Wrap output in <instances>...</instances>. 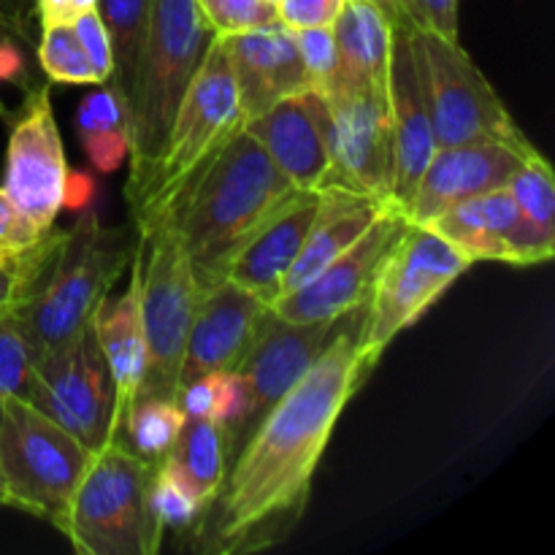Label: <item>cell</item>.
<instances>
[{"label": "cell", "mask_w": 555, "mask_h": 555, "mask_svg": "<svg viewBox=\"0 0 555 555\" xmlns=\"http://www.w3.org/2000/svg\"><path fill=\"white\" fill-rule=\"evenodd\" d=\"M388 209H396V206L350 193V190H320L318 215H314L296 263L287 271L280 296L314 280L331 260H336L345 249H350Z\"/></svg>", "instance_id": "obj_25"}, {"label": "cell", "mask_w": 555, "mask_h": 555, "mask_svg": "<svg viewBox=\"0 0 555 555\" xmlns=\"http://www.w3.org/2000/svg\"><path fill=\"white\" fill-rule=\"evenodd\" d=\"M184 426V412L171 399L141 396L130 410L122 442L146 461H160L177 442Z\"/></svg>", "instance_id": "obj_28"}, {"label": "cell", "mask_w": 555, "mask_h": 555, "mask_svg": "<svg viewBox=\"0 0 555 555\" xmlns=\"http://www.w3.org/2000/svg\"><path fill=\"white\" fill-rule=\"evenodd\" d=\"M0 507H5V486H3V475H0Z\"/></svg>", "instance_id": "obj_45"}, {"label": "cell", "mask_w": 555, "mask_h": 555, "mask_svg": "<svg viewBox=\"0 0 555 555\" xmlns=\"http://www.w3.org/2000/svg\"><path fill=\"white\" fill-rule=\"evenodd\" d=\"M318 206L320 190H298L233 253L222 280L236 282L266 304L280 298L287 271L307 242Z\"/></svg>", "instance_id": "obj_22"}, {"label": "cell", "mask_w": 555, "mask_h": 555, "mask_svg": "<svg viewBox=\"0 0 555 555\" xmlns=\"http://www.w3.org/2000/svg\"><path fill=\"white\" fill-rule=\"evenodd\" d=\"M393 20V43L388 63V114L393 135V204L404 211L415 193L417 179L426 171L437 141H434L431 114H428L426 87L417 65L412 27L399 16Z\"/></svg>", "instance_id": "obj_19"}, {"label": "cell", "mask_w": 555, "mask_h": 555, "mask_svg": "<svg viewBox=\"0 0 555 555\" xmlns=\"http://www.w3.org/2000/svg\"><path fill=\"white\" fill-rule=\"evenodd\" d=\"M534 152H520L502 141L437 146L401 215L412 225H428L434 217L459 201L507 188L515 171Z\"/></svg>", "instance_id": "obj_18"}, {"label": "cell", "mask_w": 555, "mask_h": 555, "mask_svg": "<svg viewBox=\"0 0 555 555\" xmlns=\"http://www.w3.org/2000/svg\"><path fill=\"white\" fill-rule=\"evenodd\" d=\"M472 266V260L431 228L406 222L399 242L379 263L372 291L363 301L358 341L369 372L396 336L415 325Z\"/></svg>", "instance_id": "obj_8"}, {"label": "cell", "mask_w": 555, "mask_h": 555, "mask_svg": "<svg viewBox=\"0 0 555 555\" xmlns=\"http://www.w3.org/2000/svg\"><path fill=\"white\" fill-rule=\"evenodd\" d=\"M60 236H63V231H54L52 228L36 247L25 249L20 255L0 258V314L22 307L30 298L38 280H41L43 271L52 263L54 253H57Z\"/></svg>", "instance_id": "obj_30"}, {"label": "cell", "mask_w": 555, "mask_h": 555, "mask_svg": "<svg viewBox=\"0 0 555 555\" xmlns=\"http://www.w3.org/2000/svg\"><path fill=\"white\" fill-rule=\"evenodd\" d=\"M325 188L350 190L366 198L393 204V135L388 92H331Z\"/></svg>", "instance_id": "obj_13"}, {"label": "cell", "mask_w": 555, "mask_h": 555, "mask_svg": "<svg viewBox=\"0 0 555 555\" xmlns=\"http://www.w3.org/2000/svg\"><path fill=\"white\" fill-rule=\"evenodd\" d=\"M296 193V184L242 125L215 160L157 217L171 222L204 291L225 276L233 253Z\"/></svg>", "instance_id": "obj_2"}, {"label": "cell", "mask_w": 555, "mask_h": 555, "mask_svg": "<svg viewBox=\"0 0 555 555\" xmlns=\"http://www.w3.org/2000/svg\"><path fill=\"white\" fill-rule=\"evenodd\" d=\"M135 225H103L95 209L63 231L52 263L20 307L33 369L85 334L98 309L133 260Z\"/></svg>", "instance_id": "obj_3"}, {"label": "cell", "mask_w": 555, "mask_h": 555, "mask_svg": "<svg viewBox=\"0 0 555 555\" xmlns=\"http://www.w3.org/2000/svg\"><path fill=\"white\" fill-rule=\"evenodd\" d=\"M328 125V98L318 87L293 92L266 112L244 119V130L258 139L296 190H323L331 166Z\"/></svg>", "instance_id": "obj_17"}, {"label": "cell", "mask_w": 555, "mask_h": 555, "mask_svg": "<svg viewBox=\"0 0 555 555\" xmlns=\"http://www.w3.org/2000/svg\"><path fill=\"white\" fill-rule=\"evenodd\" d=\"M372 3H379V5H383V9H388L390 0H372Z\"/></svg>", "instance_id": "obj_47"}, {"label": "cell", "mask_w": 555, "mask_h": 555, "mask_svg": "<svg viewBox=\"0 0 555 555\" xmlns=\"http://www.w3.org/2000/svg\"><path fill=\"white\" fill-rule=\"evenodd\" d=\"M404 215L388 209L350 249L331 260L314 280L271 301V312L291 323L336 320L366 301L374 274L388 249L404 233Z\"/></svg>", "instance_id": "obj_16"}, {"label": "cell", "mask_w": 555, "mask_h": 555, "mask_svg": "<svg viewBox=\"0 0 555 555\" xmlns=\"http://www.w3.org/2000/svg\"><path fill=\"white\" fill-rule=\"evenodd\" d=\"M242 125L244 114L238 106L236 79L228 63L225 41L222 36H215L179 103L160 160L141 198L130 209V222L141 225L163 215L182 195V190L215 160L217 152Z\"/></svg>", "instance_id": "obj_6"}, {"label": "cell", "mask_w": 555, "mask_h": 555, "mask_svg": "<svg viewBox=\"0 0 555 555\" xmlns=\"http://www.w3.org/2000/svg\"><path fill=\"white\" fill-rule=\"evenodd\" d=\"M128 128V108L119 101L112 85H101V90L90 92L76 112V133H92V130Z\"/></svg>", "instance_id": "obj_37"}, {"label": "cell", "mask_w": 555, "mask_h": 555, "mask_svg": "<svg viewBox=\"0 0 555 555\" xmlns=\"http://www.w3.org/2000/svg\"><path fill=\"white\" fill-rule=\"evenodd\" d=\"M157 469L206 509L225 480L228 455L222 428L201 417H184L177 442L157 461Z\"/></svg>", "instance_id": "obj_26"}, {"label": "cell", "mask_w": 555, "mask_h": 555, "mask_svg": "<svg viewBox=\"0 0 555 555\" xmlns=\"http://www.w3.org/2000/svg\"><path fill=\"white\" fill-rule=\"evenodd\" d=\"M361 320L363 304L341 318L318 361L236 450L220 491L193 526V551H269L296 529L336 423L369 377L358 341Z\"/></svg>", "instance_id": "obj_1"}, {"label": "cell", "mask_w": 555, "mask_h": 555, "mask_svg": "<svg viewBox=\"0 0 555 555\" xmlns=\"http://www.w3.org/2000/svg\"><path fill=\"white\" fill-rule=\"evenodd\" d=\"M85 155L90 166L101 173L117 171L119 163L130 152V130L112 128V130H92V133H79Z\"/></svg>", "instance_id": "obj_39"}, {"label": "cell", "mask_w": 555, "mask_h": 555, "mask_svg": "<svg viewBox=\"0 0 555 555\" xmlns=\"http://www.w3.org/2000/svg\"><path fill=\"white\" fill-rule=\"evenodd\" d=\"M211 27L201 16L198 0H152L150 30L135 70L128 108L130 173L125 201L133 209L166 146L168 130L184 92L209 49Z\"/></svg>", "instance_id": "obj_4"}, {"label": "cell", "mask_w": 555, "mask_h": 555, "mask_svg": "<svg viewBox=\"0 0 555 555\" xmlns=\"http://www.w3.org/2000/svg\"><path fill=\"white\" fill-rule=\"evenodd\" d=\"M459 3L461 0H390L385 11L415 30L459 41Z\"/></svg>", "instance_id": "obj_34"}, {"label": "cell", "mask_w": 555, "mask_h": 555, "mask_svg": "<svg viewBox=\"0 0 555 555\" xmlns=\"http://www.w3.org/2000/svg\"><path fill=\"white\" fill-rule=\"evenodd\" d=\"M70 27H74L76 38H79L81 49H85V54H87V60H90L92 70H95L98 81H101V85H106L108 76H112L114 60H112V41H108V33H106V27H103V20H101V14H98V9L81 14L79 20L70 22Z\"/></svg>", "instance_id": "obj_38"}, {"label": "cell", "mask_w": 555, "mask_h": 555, "mask_svg": "<svg viewBox=\"0 0 555 555\" xmlns=\"http://www.w3.org/2000/svg\"><path fill=\"white\" fill-rule=\"evenodd\" d=\"M141 325L146 341V374L141 396L177 401L184 347L201 287L182 242L166 217L135 225ZM139 396V399H141Z\"/></svg>", "instance_id": "obj_7"}, {"label": "cell", "mask_w": 555, "mask_h": 555, "mask_svg": "<svg viewBox=\"0 0 555 555\" xmlns=\"http://www.w3.org/2000/svg\"><path fill=\"white\" fill-rule=\"evenodd\" d=\"M341 318L320 320V323H291V320L276 318L271 309L266 312L247 356L236 369L247 385V412H244L242 428L228 450V459L236 455V450L247 442L255 426L263 421L266 412L318 361L320 352L339 331Z\"/></svg>", "instance_id": "obj_14"}, {"label": "cell", "mask_w": 555, "mask_h": 555, "mask_svg": "<svg viewBox=\"0 0 555 555\" xmlns=\"http://www.w3.org/2000/svg\"><path fill=\"white\" fill-rule=\"evenodd\" d=\"M90 455V448L30 401L5 399L0 404V475L5 507L30 513L60 529Z\"/></svg>", "instance_id": "obj_9"}, {"label": "cell", "mask_w": 555, "mask_h": 555, "mask_svg": "<svg viewBox=\"0 0 555 555\" xmlns=\"http://www.w3.org/2000/svg\"><path fill=\"white\" fill-rule=\"evenodd\" d=\"M263 3H269V5H276V0H263Z\"/></svg>", "instance_id": "obj_49"}, {"label": "cell", "mask_w": 555, "mask_h": 555, "mask_svg": "<svg viewBox=\"0 0 555 555\" xmlns=\"http://www.w3.org/2000/svg\"><path fill=\"white\" fill-rule=\"evenodd\" d=\"M269 309L271 304L231 280L204 287L190 323L179 385L201 374L238 369Z\"/></svg>", "instance_id": "obj_20"}, {"label": "cell", "mask_w": 555, "mask_h": 555, "mask_svg": "<svg viewBox=\"0 0 555 555\" xmlns=\"http://www.w3.org/2000/svg\"><path fill=\"white\" fill-rule=\"evenodd\" d=\"M157 461L141 459L125 442H106L90 455L70 493L60 531L81 555H155L163 526L152 513Z\"/></svg>", "instance_id": "obj_5"}, {"label": "cell", "mask_w": 555, "mask_h": 555, "mask_svg": "<svg viewBox=\"0 0 555 555\" xmlns=\"http://www.w3.org/2000/svg\"><path fill=\"white\" fill-rule=\"evenodd\" d=\"M33 22H36V0H0V25L25 49L36 47Z\"/></svg>", "instance_id": "obj_42"}, {"label": "cell", "mask_w": 555, "mask_h": 555, "mask_svg": "<svg viewBox=\"0 0 555 555\" xmlns=\"http://www.w3.org/2000/svg\"><path fill=\"white\" fill-rule=\"evenodd\" d=\"M38 63H41L49 81H60V85H101L70 25L41 27Z\"/></svg>", "instance_id": "obj_31"}, {"label": "cell", "mask_w": 555, "mask_h": 555, "mask_svg": "<svg viewBox=\"0 0 555 555\" xmlns=\"http://www.w3.org/2000/svg\"><path fill=\"white\" fill-rule=\"evenodd\" d=\"M92 9H98V0H36V20L38 27L70 25Z\"/></svg>", "instance_id": "obj_43"}, {"label": "cell", "mask_w": 555, "mask_h": 555, "mask_svg": "<svg viewBox=\"0 0 555 555\" xmlns=\"http://www.w3.org/2000/svg\"><path fill=\"white\" fill-rule=\"evenodd\" d=\"M95 198V182H92L90 173L85 171H68L65 177V190H63V206L74 211L90 209V201Z\"/></svg>", "instance_id": "obj_44"}, {"label": "cell", "mask_w": 555, "mask_h": 555, "mask_svg": "<svg viewBox=\"0 0 555 555\" xmlns=\"http://www.w3.org/2000/svg\"><path fill=\"white\" fill-rule=\"evenodd\" d=\"M150 9L152 0H98V14L112 41L114 60L106 85H112L125 108H130V98H133L135 70H139L141 49L150 30Z\"/></svg>", "instance_id": "obj_27"}, {"label": "cell", "mask_w": 555, "mask_h": 555, "mask_svg": "<svg viewBox=\"0 0 555 555\" xmlns=\"http://www.w3.org/2000/svg\"><path fill=\"white\" fill-rule=\"evenodd\" d=\"M293 33H296L298 52H301L309 81L318 90H325L331 85V79H334L336 70L334 27H304V30Z\"/></svg>", "instance_id": "obj_36"}, {"label": "cell", "mask_w": 555, "mask_h": 555, "mask_svg": "<svg viewBox=\"0 0 555 555\" xmlns=\"http://www.w3.org/2000/svg\"><path fill=\"white\" fill-rule=\"evenodd\" d=\"M152 513L155 520L166 529H193L198 524L201 502H195L193 496L182 491L179 486H173L160 469H155V480H152Z\"/></svg>", "instance_id": "obj_35"}, {"label": "cell", "mask_w": 555, "mask_h": 555, "mask_svg": "<svg viewBox=\"0 0 555 555\" xmlns=\"http://www.w3.org/2000/svg\"><path fill=\"white\" fill-rule=\"evenodd\" d=\"M347 0H276V20L291 30L304 27H331Z\"/></svg>", "instance_id": "obj_40"}, {"label": "cell", "mask_w": 555, "mask_h": 555, "mask_svg": "<svg viewBox=\"0 0 555 555\" xmlns=\"http://www.w3.org/2000/svg\"><path fill=\"white\" fill-rule=\"evenodd\" d=\"M43 236H47V233H38L36 228L11 206V201L5 198L3 190H0V258L25 253V249L36 247Z\"/></svg>", "instance_id": "obj_41"}, {"label": "cell", "mask_w": 555, "mask_h": 555, "mask_svg": "<svg viewBox=\"0 0 555 555\" xmlns=\"http://www.w3.org/2000/svg\"><path fill=\"white\" fill-rule=\"evenodd\" d=\"M65 177L68 163L52 108V81L33 85L11 125L0 190L38 233H49L63 209Z\"/></svg>", "instance_id": "obj_12"}, {"label": "cell", "mask_w": 555, "mask_h": 555, "mask_svg": "<svg viewBox=\"0 0 555 555\" xmlns=\"http://www.w3.org/2000/svg\"><path fill=\"white\" fill-rule=\"evenodd\" d=\"M507 190L513 193L524 220L534 225L542 236L555 238V182L551 163L542 157V152H534L515 171Z\"/></svg>", "instance_id": "obj_29"}, {"label": "cell", "mask_w": 555, "mask_h": 555, "mask_svg": "<svg viewBox=\"0 0 555 555\" xmlns=\"http://www.w3.org/2000/svg\"><path fill=\"white\" fill-rule=\"evenodd\" d=\"M5 38H14V36H11V33H9V30H5V27H3V25H0V41H5ZM14 41H16V38H14Z\"/></svg>", "instance_id": "obj_46"}, {"label": "cell", "mask_w": 555, "mask_h": 555, "mask_svg": "<svg viewBox=\"0 0 555 555\" xmlns=\"http://www.w3.org/2000/svg\"><path fill=\"white\" fill-rule=\"evenodd\" d=\"M426 228L453 244L466 260H499V263L537 266L555 253V238L542 236L524 220L507 188L459 201Z\"/></svg>", "instance_id": "obj_15"}, {"label": "cell", "mask_w": 555, "mask_h": 555, "mask_svg": "<svg viewBox=\"0 0 555 555\" xmlns=\"http://www.w3.org/2000/svg\"><path fill=\"white\" fill-rule=\"evenodd\" d=\"M130 280L122 296L106 298L98 309L92 328H95L98 345L106 358L108 374L114 385V417H112V442H122L125 426H128L130 410L141 396L146 374V341L144 325H141V301H139V263L130 260Z\"/></svg>", "instance_id": "obj_23"}, {"label": "cell", "mask_w": 555, "mask_h": 555, "mask_svg": "<svg viewBox=\"0 0 555 555\" xmlns=\"http://www.w3.org/2000/svg\"><path fill=\"white\" fill-rule=\"evenodd\" d=\"M336 70L325 95L331 92H388L390 43L393 20L372 0H347L334 25Z\"/></svg>", "instance_id": "obj_24"}, {"label": "cell", "mask_w": 555, "mask_h": 555, "mask_svg": "<svg viewBox=\"0 0 555 555\" xmlns=\"http://www.w3.org/2000/svg\"><path fill=\"white\" fill-rule=\"evenodd\" d=\"M198 9L215 36H236L276 20L274 5L263 0H198Z\"/></svg>", "instance_id": "obj_33"}, {"label": "cell", "mask_w": 555, "mask_h": 555, "mask_svg": "<svg viewBox=\"0 0 555 555\" xmlns=\"http://www.w3.org/2000/svg\"><path fill=\"white\" fill-rule=\"evenodd\" d=\"M412 41L426 87L437 146L502 141L520 152L537 150L461 41L421 33L415 27H412Z\"/></svg>", "instance_id": "obj_10"}, {"label": "cell", "mask_w": 555, "mask_h": 555, "mask_svg": "<svg viewBox=\"0 0 555 555\" xmlns=\"http://www.w3.org/2000/svg\"><path fill=\"white\" fill-rule=\"evenodd\" d=\"M25 401L92 453L112 442L114 385L92 325L33 369Z\"/></svg>", "instance_id": "obj_11"}, {"label": "cell", "mask_w": 555, "mask_h": 555, "mask_svg": "<svg viewBox=\"0 0 555 555\" xmlns=\"http://www.w3.org/2000/svg\"><path fill=\"white\" fill-rule=\"evenodd\" d=\"M30 374V345L16 307L0 314V404L5 399H25Z\"/></svg>", "instance_id": "obj_32"}, {"label": "cell", "mask_w": 555, "mask_h": 555, "mask_svg": "<svg viewBox=\"0 0 555 555\" xmlns=\"http://www.w3.org/2000/svg\"><path fill=\"white\" fill-rule=\"evenodd\" d=\"M222 41H225L228 63L236 79L244 119L266 112L293 92L312 87L301 52H298L296 33L280 20H271L236 36H222Z\"/></svg>", "instance_id": "obj_21"}, {"label": "cell", "mask_w": 555, "mask_h": 555, "mask_svg": "<svg viewBox=\"0 0 555 555\" xmlns=\"http://www.w3.org/2000/svg\"><path fill=\"white\" fill-rule=\"evenodd\" d=\"M3 114H5V103L0 101V117H3Z\"/></svg>", "instance_id": "obj_48"}]
</instances>
